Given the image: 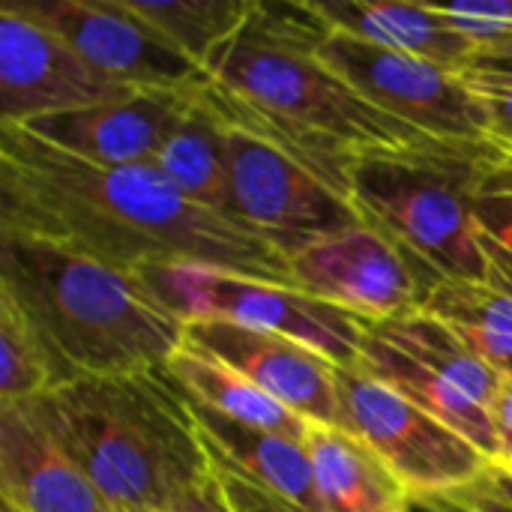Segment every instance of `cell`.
<instances>
[{"label": "cell", "mask_w": 512, "mask_h": 512, "mask_svg": "<svg viewBox=\"0 0 512 512\" xmlns=\"http://www.w3.org/2000/svg\"><path fill=\"white\" fill-rule=\"evenodd\" d=\"M0 228L129 273L207 267L291 285L288 261L246 222L183 198L153 168L75 159L0 123Z\"/></svg>", "instance_id": "obj_1"}, {"label": "cell", "mask_w": 512, "mask_h": 512, "mask_svg": "<svg viewBox=\"0 0 512 512\" xmlns=\"http://www.w3.org/2000/svg\"><path fill=\"white\" fill-rule=\"evenodd\" d=\"M324 30L309 3H258L201 93L228 126L270 141L351 201L354 156L423 144L429 135L384 114L324 66L315 57Z\"/></svg>", "instance_id": "obj_2"}, {"label": "cell", "mask_w": 512, "mask_h": 512, "mask_svg": "<svg viewBox=\"0 0 512 512\" xmlns=\"http://www.w3.org/2000/svg\"><path fill=\"white\" fill-rule=\"evenodd\" d=\"M0 294L33 330L54 387L162 372L186 324L141 273L0 228Z\"/></svg>", "instance_id": "obj_3"}, {"label": "cell", "mask_w": 512, "mask_h": 512, "mask_svg": "<svg viewBox=\"0 0 512 512\" xmlns=\"http://www.w3.org/2000/svg\"><path fill=\"white\" fill-rule=\"evenodd\" d=\"M18 408L114 512H171L213 486L195 414L162 372L81 378Z\"/></svg>", "instance_id": "obj_4"}, {"label": "cell", "mask_w": 512, "mask_h": 512, "mask_svg": "<svg viewBox=\"0 0 512 512\" xmlns=\"http://www.w3.org/2000/svg\"><path fill=\"white\" fill-rule=\"evenodd\" d=\"M512 174V147L444 141L354 156L351 201L366 225L393 240L429 282H486L477 201Z\"/></svg>", "instance_id": "obj_5"}, {"label": "cell", "mask_w": 512, "mask_h": 512, "mask_svg": "<svg viewBox=\"0 0 512 512\" xmlns=\"http://www.w3.org/2000/svg\"><path fill=\"white\" fill-rule=\"evenodd\" d=\"M357 369L387 384L498 462L492 408L504 378L477 360L438 318L411 312L366 324Z\"/></svg>", "instance_id": "obj_6"}, {"label": "cell", "mask_w": 512, "mask_h": 512, "mask_svg": "<svg viewBox=\"0 0 512 512\" xmlns=\"http://www.w3.org/2000/svg\"><path fill=\"white\" fill-rule=\"evenodd\" d=\"M141 276L183 324L225 321L294 339L339 369H357L360 363L369 321L294 285L207 267H168Z\"/></svg>", "instance_id": "obj_7"}, {"label": "cell", "mask_w": 512, "mask_h": 512, "mask_svg": "<svg viewBox=\"0 0 512 512\" xmlns=\"http://www.w3.org/2000/svg\"><path fill=\"white\" fill-rule=\"evenodd\" d=\"M339 429L372 450L411 501L459 492L495 465L468 438L360 369H339Z\"/></svg>", "instance_id": "obj_8"}, {"label": "cell", "mask_w": 512, "mask_h": 512, "mask_svg": "<svg viewBox=\"0 0 512 512\" xmlns=\"http://www.w3.org/2000/svg\"><path fill=\"white\" fill-rule=\"evenodd\" d=\"M315 57L384 114L444 141H489L483 99L462 72L324 30Z\"/></svg>", "instance_id": "obj_9"}, {"label": "cell", "mask_w": 512, "mask_h": 512, "mask_svg": "<svg viewBox=\"0 0 512 512\" xmlns=\"http://www.w3.org/2000/svg\"><path fill=\"white\" fill-rule=\"evenodd\" d=\"M228 168L234 216L285 261L333 234L363 225V216L345 195L270 141L237 126H228Z\"/></svg>", "instance_id": "obj_10"}, {"label": "cell", "mask_w": 512, "mask_h": 512, "mask_svg": "<svg viewBox=\"0 0 512 512\" xmlns=\"http://www.w3.org/2000/svg\"><path fill=\"white\" fill-rule=\"evenodd\" d=\"M18 6L63 36L72 51L111 84L192 93L210 81L195 60L141 21L126 0H21Z\"/></svg>", "instance_id": "obj_11"}, {"label": "cell", "mask_w": 512, "mask_h": 512, "mask_svg": "<svg viewBox=\"0 0 512 512\" xmlns=\"http://www.w3.org/2000/svg\"><path fill=\"white\" fill-rule=\"evenodd\" d=\"M291 285L363 321H390L423 309L429 282L414 261L372 225L333 234L288 261Z\"/></svg>", "instance_id": "obj_12"}, {"label": "cell", "mask_w": 512, "mask_h": 512, "mask_svg": "<svg viewBox=\"0 0 512 512\" xmlns=\"http://www.w3.org/2000/svg\"><path fill=\"white\" fill-rule=\"evenodd\" d=\"M129 93L138 90L93 72L63 36L18 3L6 0L0 6V123L27 126Z\"/></svg>", "instance_id": "obj_13"}, {"label": "cell", "mask_w": 512, "mask_h": 512, "mask_svg": "<svg viewBox=\"0 0 512 512\" xmlns=\"http://www.w3.org/2000/svg\"><path fill=\"white\" fill-rule=\"evenodd\" d=\"M186 345L219 357L306 423L339 429V366L318 351L225 321L186 324Z\"/></svg>", "instance_id": "obj_14"}, {"label": "cell", "mask_w": 512, "mask_h": 512, "mask_svg": "<svg viewBox=\"0 0 512 512\" xmlns=\"http://www.w3.org/2000/svg\"><path fill=\"white\" fill-rule=\"evenodd\" d=\"M192 93L138 90L102 105L33 120L21 129L93 165L150 168L168 135L192 108Z\"/></svg>", "instance_id": "obj_15"}, {"label": "cell", "mask_w": 512, "mask_h": 512, "mask_svg": "<svg viewBox=\"0 0 512 512\" xmlns=\"http://www.w3.org/2000/svg\"><path fill=\"white\" fill-rule=\"evenodd\" d=\"M0 495L15 512H114L18 408H0Z\"/></svg>", "instance_id": "obj_16"}, {"label": "cell", "mask_w": 512, "mask_h": 512, "mask_svg": "<svg viewBox=\"0 0 512 512\" xmlns=\"http://www.w3.org/2000/svg\"><path fill=\"white\" fill-rule=\"evenodd\" d=\"M309 9L327 30L363 39L369 45L417 57L453 72H465L477 54V42L450 27L432 3H369V0H312Z\"/></svg>", "instance_id": "obj_17"}, {"label": "cell", "mask_w": 512, "mask_h": 512, "mask_svg": "<svg viewBox=\"0 0 512 512\" xmlns=\"http://www.w3.org/2000/svg\"><path fill=\"white\" fill-rule=\"evenodd\" d=\"M189 408L195 414V423H198V432H201L210 462L228 465V468L252 477L255 483H261L264 489L291 501L303 512H324L306 441L246 429V426L231 423V420H225L213 411H204L198 405H189Z\"/></svg>", "instance_id": "obj_18"}, {"label": "cell", "mask_w": 512, "mask_h": 512, "mask_svg": "<svg viewBox=\"0 0 512 512\" xmlns=\"http://www.w3.org/2000/svg\"><path fill=\"white\" fill-rule=\"evenodd\" d=\"M162 375L186 396L189 405L213 411L255 432L285 435L297 441L309 438L312 423H306L300 414L279 405L273 396H267L261 387H255L249 378H243L237 369H231L219 357H210L186 342L171 354Z\"/></svg>", "instance_id": "obj_19"}, {"label": "cell", "mask_w": 512, "mask_h": 512, "mask_svg": "<svg viewBox=\"0 0 512 512\" xmlns=\"http://www.w3.org/2000/svg\"><path fill=\"white\" fill-rule=\"evenodd\" d=\"M210 84V81H207ZM204 87L192 93V108L168 135L153 159V171L165 177L192 204L234 216L231 168H228V126L207 105ZM237 219V216H234Z\"/></svg>", "instance_id": "obj_20"}, {"label": "cell", "mask_w": 512, "mask_h": 512, "mask_svg": "<svg viewBox=\"0 0 512 512\" xmlns=\"http://www.w3.org/2000/svg\"><path fill=\"white\" fill-rule=\"evenodd\" d=\"M306 450L324 512H408L411 495L354 435L312 426Z\"/></svg>", "instance_id": "obj_21"}, {"label": "cell", "mask_w": 512, "mask_h": 512, "mask_svg": "<svg viewBox=\"0 0 512 512\" xmlns=\"http://www.w3.org/2000/svg\"><path fill=\"white\" fill-rule=\"evenodd\" d=\"M420 312L438 318L501 378H512V294L489 282L444 279L432 285Z\"/></svg>", "instance_id": "obj_22"}, {"label": "cell", "mask_w": 512, "mask_h": 512, "mask_svg": "<svg viewBox=\"0 0 512 512\" xmlns=\"http://www.w3.org/2000/svg\"><path fill=\"white\" fill-rule=\"evenodd\" d=\"M129 9L159 30L177 51L195 60L207 75L228 42L249 24L255 0H126Z\"/></svg>", "instance_id": "obj_23"}, {"label": "cell", "mask_w": 512, "mask_h": 512, "mask_svg": "<svg viewBox=\"0 0 512 512\" xmlns=\"http://www.w3.org/2000/svg\"><path fill=\"white\" fill-rule=\"evenodd\" d=\"M48 390H54L51 366L21 312L0 294V408L27 405Z\"/></svg>", "instance_id": "obj_24"}, {"label": "cell", "mask_w": 512, "mask_h": 512, "mask_svg": "<svg viewBox=\"0 0 512 512\" xmlns=\"http://www.w3.org/2000/svg\"><path fill=\"white\" fill-rule=\"evenodd\" d=\"M474 219L486 258V282L512 294V174L477 201Z\"/></svg>", "instance_id": "obj_25"}, {"label": "cell", "mask_w": 512, "mask_h": 512, "mask_svg": "<svg viewBox=\"0 0 512 512\" xmlns=\"http://www.w3.org/2000/svg\"><path fill=\"white\" fill-rule=\"evenodd\" d=\"M450 27L474 39L480 48L512 39V0H474L432 6Z\"/></svg>", "instance_id": "obj_26"}, {"label": "cell", "mask_w": 512, "mask_h": 512, "mask_svg": "<svg viewBox=\"0 0 512 512\" xmlns=\"http://www.w3.org/2000/svg\"><path fill=\"white\" fill-rule=\"evenodd\" d=\"M423 504H432L441 512H512V468L489 465V471L471 486Z\"/></svg>", "instance_id": "obj_27"}, {"label": "cell", "mask_w": 512, "mask_h": 512, "mask_svg": "<svg viewBox=\"0 0 512 512\" xmlns=\"http://www.w3.org/2000/svg\"><path fill=\"white\" fill-rule=\"evenodd\" d=\"M462 75L486 105L492 138L512 147V81L492 78V75H483V72H462Z\"/></svg>", "instance_id": "obj_28"}, {"label": "cell", "mask_w": 512, "mask_h": 512, "mask_svg": "<svg viewBox=\"0 0 512 512\" xmlns=\"http://www.w3.org/2000/svg\"><path fill=\"white\" fill-rule=\"evenodd\" d=\"M492 420H495V438H498V462L495 465L512 468V378H504V384H501V393L492 408Z\"/></svg>", "instance_id": "obj_29"}, {"label": "cell", "mask_w": 512, "mask_h": 512, "mask_svg": "<svg viewBox=\"0 0 512 512\" xmlns=\"http://www.w3.org/2000/svg\"><path fill=\"white\" fill-rule=\"evenodd\" d=\"M465 72H483V75H492V78L512 81V39L477 48V54H474V60H471V66Z\"/></svg>", "instance_id": "obj_30"}, {"label": "cell", "mask_w": 512, "mask_h": 512, "mask_svg": "<svg viewBox=\"0 0 512 512\" xmlns=\"http://www.w3.org/2000/svg\"><path fill=\"white\" fill-rule=\"evenodd\" d=\"M171 512H231V510H228V504H225V498H222V492H219V486H216V480H213V486H207L204 492H198L195 498L183 501L180 507H174Z\"/></svg>", "instance_id": "obj_31"}, {"label": "cell", "mask_w": 512, "mask_h": 512, "mask_svg": "<svg viewBox=\"0 0 512 512\" xmlns=\"http://www.w3.org/2000/svg\"><path fill=\"white\" fill-rule=\"evenodd\" d=\"M3 512H15V510H9V507H3Z\"/></svg>", "instance_id": "obj_32"}]
</instances>
